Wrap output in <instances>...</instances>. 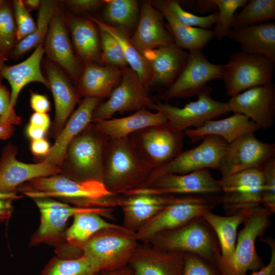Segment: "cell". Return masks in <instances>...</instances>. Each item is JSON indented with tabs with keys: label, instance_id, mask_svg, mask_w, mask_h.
<instances>
[{
	"label": "cell",
	"instance_id": "1",
	"mask_svg": "<svg viewBox=\"0 0 275 275\" xmlns=\"http://www.w3.org/2000/svg\"><path fill=\"white\" fill-rule=\"evenodd\" d=\"M151 172L128 138L108 139L104 159L103 183L113 195H124L142 187Z\"/></svg>",
	"mask_w": 275,
	"mask_h": 275
},
{
	"label": "cell",
	"instance_id": "2",
	"mask_svg": "<svg viewBox=\"0 0 275 275\" xmlns=\"http://www.w3.org/2000/svg\"><path fill=\"white\" fill-rule=\"evenodd\" d=\"M17 190L33 199L58 198L81 207H100L104 199L115 196L102 182L77 181L59 174L33 179Z\"/></svg>",
	"mask_w": 275,
	"mask_h": 275
},
{
	"label": "cell",
	"instance_id": "3",
	"mask_svg": "<svg viewBox=\"0 0 275 275\" xmlns=\"http://www.w3.org/2000/svg\"><path fill=\"white\" fill-rule=\"evenodd\" d=\"M135 232L124 226L101 230L85 244L82 255L97 273L127 266L139 243Z\"/></svg>",
	"mask_w": 275,
	"mask_h": 275
},
{
	"label": "cell",
	"instance_id": "4",
	"mask_svg": "<svg viewBox=\"0 0 275 275\" xmlns=\"http://www.w3.org/2000/svg\"><path fill=\"white\" fill-rule=\"evenodd\" d=\"M149 242L165 251L198 255L221 267V249L218 238L202 216L176 229L159 233Z\"/></svg>",
	"mask_w": 275,
	"mask_h": 275
},
{
	"label": "cell",
	"instance_id": "5",
	"mask_svg": "<svg viewBox=\"0 0 275 275\" xmlns=\"http://www.w3.org/2000/svg\"><path fill=\"white\" fill-rule=\"evenodd\" d=\"M108 138L94 124H89L70 143L65 158L69 165L67 177L77 181L103 182V163Z\"/></svg>",
	"mask_w": 275,
	"mask_h": 275
},
{
	"label": "cell",
	"instance_id": "6",
	"mask_svg": "<svg viewBox=\"0 0 275 275\" xmlns=\"http://www.w3.org/2000/svg\"><path fill=\"white\" fill-rule=\"evenodd\" d=\"M273 213L262 206L256 208L243 223L244 226L237 236L234 253L227 260L222 261L223 275H246L248 271H258L264 265L255 248V241L271 225Z\"/></svg>",
	"mask_w": 275,
	"mask_h": 275
},
{
	"label": "cell",
	"instance_id": "7",
	"mask_svg": "<svg viewBox=\"0 0 275 275\" xmlns=\"http://www.w3.org/2000/svg\"><path fill=\"white\" fill-rule=\"evenodd\" d=\"M184 132L168 122L148 127L131 134L128 139L144 164L151 171L173 159L183 147Z\"/></svg>",
	"mask_w": 275,
	"mask_h": 275
},
{
	"label": "cell",
	"instance_id": "8",
	"mask_svg": "<svg viewBox=\"0 0 275 275\" xmlns=\"http://www.w3.org/2000/svg\"><path fill=\"white\" fill-rule=\"evenodd\" d=\"M220 199L206 195H184L145 223L135 232L138 240L149 242L157 234L181 227L195 218L211 212Z\"/></svg>",
	"mask_w": 275,
	"mask_h": 275
},
{
	"label": "cell",
	"instance_id": "9",
	"mask_svg": "<svg viewBox=\"0 0 275 275\" xmlns=\"http://www.w3.org/2000/svg\"><path fill=\"white\" fill-rule=\"evenodd\" d=\"M275 63L260 55L241 51L233 53L224 64L222 78L230 97L253 87L269 84Z\"/></svg>",
	"mask_w": 275,
	"mask_h": 275
},
{
	"label": "cell",
	"instance_id": "10",
	"mask_svg": "<svg viewBox=\"0 0 275 275\" xmlns=\"http://www.w3.org/2000/svg\"><path fill=\"white\" fill-rule=\"evenodd\" d=\"M201 141L196 147L181 151L167 164L153 170L142 186L164 174H185L204 169L218 170L229 144L214 135L206 136Z\"/></svg>",
	"mask_w": 275,
	"mask_h": 275
},
{
	"label": "cell",
	"instance_id": "11",
	"mask_svg": "<svg viewBox=\"0 0 275 275\" xmlns=\"http://www.w3.org/2000/svg\"><path fill=\"white\" fill-rule=\"evenodd\" d=\"M41 214L40 225L31 237L30 245L46 243L57 247L64 239L67 222L71 216L82 212L108 215L113 210L106 207L72 206L50 198L34 199Z\"/></svg>",
	"mask_w": 275,
	"mask_h": 275
},
{
	"label": "cell",
	"instance_id": "12",
	"mask_svg": "<svg viewBox=\"0 0 275 275\" xmlns=\"http://www.w3.org/2000/svg\"><path fill=\"white\" fill-rule=\"evenodd\" d=\"M211 91L212 88L206 86L197 94L196 101H190L183 107L155 99L152 109L163 114L168 123L178 131L184 132L190 127L197 128L207 121L230 112L227 102L213 99Z\"/></svg>",
	"mask_w": 275,
	"mask_h": 275
},
{
	"label": "cell",
	"instance_id": "13",
	"mask_svg": "<svg viewBox=\"0 0 275 275\" xmlns=\"http://www.w3.org/2000/svg\"><path fill=\"white\" fill-rule=\"evenodd\" d=\"M218 180L210 171L204 169L185 174H164L147 184L132 190L124 196L159 195H208L222 193Z\"/></svg>",
	"mask_w": 275,
	"mask_h": 275
},
{
	"label": "cell",
	"instance_id": "14",
	"mask_svg": "<svg viewBox=\"0 0 275 275\" xmlns=\"http://www.w3.org/2000/svg\"><path fill=\"white\" fill-rule=\"evenodd\" d=\"M154 103L147 89L137 74L130 67L124 70L121 79L108 99L95 109L92 122L95 123L112 118L116 113L141 109H152Z\"/></svg>",
	"mask_w": 275,
	"mask_h": 275
},
{
	"label": "cell",
	"instance_id": "15",
	"mask_svg": "<svg viewBox=\"0 0 275 275\" xmlns=\"http://www.w3.org/2000/svg\"><path fill=\"white\" fill-rule=\"evenodd\" d=\"M224 65L210 62L202 49L188 52L185 64L173 83L156 100L167 102L173 98H186L197 95L209 81L222 78Z\"/></svg>",
	"mask_w": 275,
	"mask_h": 275
},
{
	"label": "cell",
	"instance_id": "16",
	"mask_svg": "<svg viewBox=\"0 0 275 275\" xmlns=\"http://www.w3.org/2000/svg\"><path fill=\"white\" fill-rule=\"evenodd\" d=\"M218 180L223 193L219 203L228 215L261 206L264 184L262 169L243 170L222 177Z\"/></svg>",
	"mask_w": 275,
	"mask_h": 275
},
{
	"label": "cell",
	"instance_id": "17",
	"mask_svg": "<svg viewBox=\"0 0 275 275\" xmlns=\"http://www.w3.org/2000/svg\"><path fill=\"white\" fill-rule=\"evenodd\" d=\"M275 145L259 140L254 132L247 133L231 145L218 170L222 177L253 168L262 169L274 157Z\"/></svg>",
	"mask_w": 275,
	"mask_h": 275
},
{
	"label": "cell",
	"instance_id": "18",
	"mask_svg": "<svg viewBox=\"0 0 275 275\" xmlns=\"http://www.w3.org/2000/svg\"><path fill=\"white\" fill-rule=\"evenodd\" d=\"M233 113L243 115L260 129L271 128L275 118V87L272 82L248 89L227 102Z\"/></svg>",
	"mask_w": 275,
	"mask_h": 275
},
{
	"label": "cell",
	"instance_id": "19",
	"mask_svg": "<svg viewBox=\"0 0 275 275\" xmlns=\"http://www.w3.org/2000/svg\"><path fill=\"white\" fill-rule=\"evenodd\" d=\"M61 169L43 160L37 163H25L16 158L15 150L9 146L0 160V191H15L22 184L38 178L56 175Z\"/></svg>",
	"mask_w": 275,
	"mask_h": 275
},
{
	"label": "cell",
	"instance_id": "20",
	"mask_svg": "<svg viewBox=\"0 0 275 275\" xmlns=\"http://www.w3.org/2000/svg\"><path fill=\"white\" fill-rule=\"evenodd\" d=\"M119 226L96 213H77L73 216L72 224L66 229L62 242L56 247L57 256L62 259L79 257L85 244L92 235L101 230Z\"/></svg>",
	"mask_w": 275,
	"mask_h": 275
},
{
	"label": "cell",
	"instance_id": "21",
	"mask_svg": "<svg viewBox=\"0 0 275 275\" xmlns=\"http://www.w3.org/2000/svg\"><path fill=\"white\" fill-rule=\"evenodd\" d=\"M184 253L138 244L127 266L134 275H182Z\"/></svg>",
	"mask_w": 275,
	"mask_h": 275
},
{
	"label": "cell",
	"instance_id": "22",
	"mask_svg": "<svg viewBox=\"0 0 275 275\" xmlns=\"http://www.w3.org/2000/svg\"><path fill=\"white\" fill-rule=\"evenodd\" d=\"M163 15L150 1H143L140 6V17L131 43L141 53L174 44L171 33L166 28Z\"/></svg>",
	"mask_w": 275,
	"mask_h": 275
},
{
	"label": "cell",
	"instance_id": "23",
	"mask_svg": "<svg viewBox=\"0 0 275 275\" xmlns=\"http://www.w3.org/2000/svg\"><path fill=\"white\" fill-rule=\"evenodd\" d=\"M183 195H135L118 198L114 206L124 214V227L136 232L145 223L167 206L179 201Z\"/></svg>",
	"mask_w": 275,
	"mask_h": 275
},
{
	"label": "cell",
	"instance_id": "24",
	"mask_svg": "<svg viewBox=\"0 0 275 275\" xmlns=\"http://www.w3.org/2000/svg\"><path fill=\"white\" fill-rule=\"evenodd\" d=\"M142 54L152 70L150 86L160 87L163 89V92L180 74L185 64L188 52L174 43L146 50Z\"/></svg>",
	"mask_w": 275,
	"mask_h": 275
},
{
	"label": "cell",
	"instance_id": "25",
	"mask_svg": "<svg viewBox=\"0 0 275 275\" xmlns=\"http://www.w3.org/2000/svg\"><path fill=\"white\" fill-rule=\"evenodd\" d=\"M45 51L75 81L79 80V65L74 53L63 15L55 11L46 36Z\"/></svg>",
	"mask_w": 275,
	"mask_h": 275
},
{
	"label": "cell",
	"instance_id": "26",
	"mask_svg": "<svg viewBox=\"0 0 275 275\" xmlns=\"http://www.w3.org/2000/svg\"><path fill=\"white\" fill-rule=\"evenodd\" d=\"M102 99L85 97L61 130L44 160L60 167L71 142L92 122L93 112Z\"/></svg>",
	"mask_w": 275,
	"mask_h": 275
},
{
	"label": "cell",
	"instance_id": "27",
	"mask_svg": "<svg viewBox=\"0 0 275 275\" xmlns=\"http://www.w3.org/2000/svg\"><path fill=\"white\" fill-rule=\"evenodd\" d=\"M259 127L246 116L238 114H233L225 119L206 121L200 127L188 129L184 131L193 143L201 141L208 135L220 137L231 145L244 134L255 132Z\"/></svg>",
	"mask_w": 275,
	"mask_h": 275
},
{
	"label": "cell",
	"instance_id": "28",
	"mask_svg": "<svg viewBox=\"0 0 275 275\" xmlns=\"http://www.w3.org/2000/svg\"><path fill=\"white\" fill-rule=\"evenodd\" d=\"M227 37L238 43L240 51L265 57L275 63L274 22L233 28Z\"/></svg>",
	"mask_w": 275,
	"mask_h": 275
},
{
	"label": "cell",
	"instance_id": "29",
	"mask_svg": "<svg viewBox=\"0 0 275 275\" xmlns=\"http://www.w3.org/2000/svg\"><path fill=\"white\" fill-rule=\"evenodd\" d=\"M44 52L41 44L26 60L15 65L5 66L0 71L1 78H5L11 86V106L13 108L21 90L28 84L37 81L49 88L48 80L41 70V62Z\"/></svg>",
	"mask_w": 275,
	"mask_h": 275
},
{
	"label": "cell",
	"instance_id": "30",
	"mask_svg": "<svg viewBox=\"0 0 275 275\" xmlns=\"http://www.w3.org/2000/svg\"><path fill=\"white\" fill-rule=\"evenodd\" d=\"M124 70L87 63L78 80V92L85 97L108 98L120 82Z\"/></svg>",
	"mask_w": 275,
	"mask_h": 275
},
{
	"label": "cell",
	"instance_id": "31",
	"mask_svg": "<svg viewBox=\"0 0 275 275\" xmlns=\"http://www.w3.org/2000/svg\"><path fill=\"white\" fill-rule=\"evenodd\" d=\"M167 122L166 117L161 113H152L143 109L125 117L111 118L94 124L108 139H118L128 138L131 134L145 128Z\"/></svg>",
	"mask_w": 275,
	"mask_h": 275
},
{
	"label": "cell",
	"instance_id": "32",
	"mask_svg": "<svg viewBox=\"0 0 275 275\" xmlns=\"http://www.w3.org/2000/svg\"><path fill=\"white\" fill-rule=\"evenodd\" d=\"M49 88L51 91L55 106L54 126L60 132L77 103L79 94L66 77L54 64L46 65Z\"/></svg>",
	"mask_w": 275,
	"mask_h": 275
},
{
	"label": "cell",
	"instance_id": "33",
	"mask_svg": "<svg viewBox=\"0 0 275 275\" xmlns=\"http://www.w3.org/2000/svg\"><path fill=\"white\" fill-rule=\"evenodd\" d=\"M151 3L167 20L174 43L179 48L189 51L202 49L214 38L212 30L189 27L178 22L167 0L152 1Z\"/></svg>",
	"mask_w": 275,
	"mask_h": 275
},
{
	"label": "cell",
	"instance_id": "34",
	"mask_svg": "<svg viewBox=\"0 0 275 275\" xmlns=\"http://www.w3.org/2000/svg\"><path fill=\"white\" fill-rule=\"evenodd\" d=\"M257 207L242 209L228 216L218 215L211 211L202 216L217 236L221 249V262L228 260L234 253L237 228L252 215Z\"/></svg>",
	"mask_w": 275,
	"mask_h": 275
},
{
	"label": "cell",
	"instance_id": "35",
	"mask_svg": "<svg viewBox=\"0 0 275 275\" xmlns=\"http://www.w3.org/2000/svg\"><path fill=\"white\" fill-rule=\"evenodd\" d=\"M69 26L78 56L86 63L100 61V37L95 24L89 18L71 17L69 19Z\"/></svg>",
	"mask_w": 275,
	"mask_h": 275
},
{
	"label": "cell",
	"instance_id": "36",
	"mask_svg": "<svg viewBox=\"0 0 275 275\" xmlns=\"http://www.w3.org/2000/svg\"><path fill=\"white\" fill-rule=\"evenodd\" d=\"M88 18L98 28L105 30L116 39L122 48L128 65L137 74L142 84L149 89L152 78L151 67L142 53L131 43L129 36L120 29L109 25L102 20L93 17Z\"/></svg>",
	"mask_w": 275,
	"mask_h": 275
},
{
	"label": "cell",
	"instance_id": "37",
	"mask_svg": "<svg viewBox=\"0 0 275 275\" xmlns=\"http://www.w3.org/2000/svg\"><path fill=\"white\" fill-rule=\"evenodd\" d=\"M102 16L105 23L120 29L129 36L135 30L140 6L135 0H104Z\"/></svg>",
	"mask_w": 275,
	"mask_h": 275
},
{
	"label": "cell",
	"instance_id": "38",
	"mask_svg": "<svg viewBox=\"0 0 275 275\" xmlns=\"http://www.w3.org/2000/svg\"><path fill=\"white\" fill-rule=\"evenodd\" d=\"M56 11V6L53 1H40L36 29L33 33L15 44L11 54L13 58H18L42 44L46 38L50 21Z\"/></svg>",
	"mask_w": 275,
	"mask_h": 275
},
{
	"label": "cell",
	"instance_id": "39",
	"mask_svg": "<svg viewBox=\"0 0 275 275\" xmlns=\"http://www.w3.org/2000/svg\"><path fill=\"white\" fill-rule=\"evenodd\" d=\"M275 18L274 0H251L235 14L231 29L244 27Z\"/></svg>",
	"mask_w": 275,
	"mask_h": 275
},
{
	"label": "cell",
	"instance_id": "40",
	"mask_svg": "<svg viewBox=\"0 0 275 275\" xmlns=\"http://www.w3.org/2000/svg\"><path fill=\"white\" fill-rule=\"evenodd\" d=\"M40 275H99V273L82 255L72 259H62L55 256L47 263Z\"/></svg>",
	"mask_w": 275,
	"mask_h": 275
},
{
	"label": "cell",
	"instance_id": "41",
	"mask_svg": "<svg viewBox=\"0 0 275 275\" xmlns=\"http://www.w3.org/2000/svg\"><path fill=\"white\" fill-rule=\"evenodd\" d=\"M16 42V26L13 9L6 1L0 2V58L6 60Z\"/></svg>",
	"mask_w": 275,
	"mask_h": 275
},
{
	"label": "cell",
	"instance_id": "42",
	"mask_svg": "<svg viewBox=\"0 0 275 275\" xmlns=\"http://www.w3.org/2000/svg\"><path fill=\"white\" fill-rule=\"evenodd\" d=\"M218 10V17L212 30L214 37L221 40L227 37L230 30L236 11L243 7L248 0H212Z\"/></svg>",
	"mask_w": 275,
	"mask_h": 275
},
{
	"label": "cell",
	"instance_id": "43",
	"mask_svg": "<svg viewBox=\"0 0 275 275\" xmlns=\"http://www.w3.org/2000/svg\"><path fill=\"white\" fill-rule=\"evenodd\" d=\"M98 29L101 47L100 62L106 66L125 69L128 67V64L119 43L108 32L101 28Z\"/></svg>",
	"mask_w": 275,
	"mask_h": 275
},
{
	"label": "cell",
	"instance_id": "44",
	"mask_svg": "<svg viewBox=\"0 0 275 275\" xmlns=\"http://www.w3.org/2000/svg\"><path fill=\"white\" fill-rule=\"evenodd\" d=\"M167 2L176 19L185 26L209 30L217 20V11L207 16H200L183 9L178 1L167 0Z\"/></svg>",
	"mask_w": 275,
	"mask_h": 275
},
{
	"label": "cell",
	"instance_id": "45",
	"mask_svg": "<svg viewBox=\"0 0 275 275\" xmlns=\"http://www.w3.org/2000/svg\"><path fill=\"white\" fill-rule=\"evenodd\" d=\"M182 275H223L219 267L198 255L184 253Z\"/></svg>",
	"mask_w": 275,
	"mask_h": 275
},
{
	"label": "cell",
	"instance_id": "46",
	"mask_svg": "<svg viewBox=\"0 0 275 275\" xmlns=\"http://www.w3.org/2000/svg\"><path fill=\"white\" fill-rule=\"evenodd\" d=\"M13 9L16 26V42H17L35 31L36 23L23 1H14Z\"/></svg>",
	"mask_w": 275,
	"mask_h": 275
},
{
	"label": "cell",
	"instance_id": "47",
	"mask_svg": "<svg viewBox=\"0 0 275 275\" xmlns=\"http://www.w3.org/2000/svg\"><path fill=\"white\" fill-rule=\"evenodd\" d=\"M264 184L261 206L275 212V158L268 161L262 168Z\"/></svg>",
	"mask_w": 275,
	"mask_h": 275
},
{
	"label": "cell",
	"instance_id": "48",
	"mask_svg": "<svg viewBox=\"0 0 275 275\" xmlns=\"http://www.w3.org/2000/svg\"><path fill=\"white\" fill-rule=\"evenodd\" d=\"M0 116L11 121L13 124L20 123L17 116L11 106V94L7 88L0 84Z\"/></svg>",
	"mask_w": 275,
	"mask_h": 275
},
{
	"label": "cell",
	"instance_id": "49",
	"mask_svg": "<svg viewBox=\"0 0 275 275\" xmlns=\"http://www.w3.org/2000/svg\"><path fill=\"white\" fill-rule=\"evenodd\" d=\"M66 3L76 12L88 13L103 6L104 0H70L66 1Z\"/></svg>",
	"mask_w": 275,
	"mask_h": 275
},
{
	"label": "cell",
	"instance_id": "50",
	"mask_svg": "<svg viewBox=\"0 0 275 275\" xmlns=\"http://www.w3.org/2000/svg\"><path fill=\"white\" fill-rule=\"evenodd\" d=\"M261 240L267 243L271 249L269 262L258 271H254L251 275H275V242L270 237L262 238Z\"/></svg>",
	"mask_w": 275,
	"mask_h": 275
},
{
	"label": "cell",
	"instance_id": "51",
	"mask_svg": "<svg viewBox=\"0 0 275 275\" xmlns=\"http://www.w3.org/2000/svg\"><path fill=\"white\" fill-rule=\"evenodd\" d=\"M30 105L37 113H46L50 109V103L47 97L36 93H31Z\"/></svg>",
	"mask_w": 275,
	"mask_h": 275
},
{
	"label": "cell",
	"instance_id": "52",
	"mask_svg": "<svg viewBox=\"0 0 275 275\" xmlns=\"http://www.w3.org/2000/svg\"><path fill=\"white\" fill-rule=\"evenodd\" d=\"M30 124L47 131L50 124V118L47 113L35 112L31 116Z\"/></svg>",
	"mask_w": 275,
	"mask_h": 275
},
{
	"label": "cell",
	"instance_id": "53",
	"mask_svg": "<svg viewBox=\"0 0 275 275\" xmlns=\"http://www.w3.org/2000/svg\"><path fill=\"white\" fill-rule=\"evenodd\" d=\"M50 149L48 142L44 139L33 140L31 143V151L33 154L37 156H46Z\"/></svg>",
	"mask_w": 275,
	"mask_h": 275
},
{
	"label": "cell",
	"instance_id": "54",
	"mask_svg": "<svg viewBox=\"0 0 275 275\" xmlns=\"http://www.w3.org/2000/svg\"><path fill=\"white\" fill-rule=\"evenodd\" d=\"M13 124L11 121L0 116V139H7L13 134Z\"/></svg>",
	"mask_w": 275,
	"mask_h": 275
},
{
	"label": "cell",
	"instance_id": "55",
	"mask_svg": "<svg viewBox=\"0 0 275 275\" xmlns=\"http://www.w3.org/2000/svg\"><path fill=\"white\" fill-rule=\"evenodd\" d=\"M12 212V200H0V221L9 219Z\"/></svg>",
	"mask_w": 275,
	"mask_h": 275
},
{
	"label": "cell",
	"instance_id": "56",
	"mask_svg": "<svg viewBox=\"0 0 275 275\" xmlns=\"http://www.w3.org/2000/svg\"><path fill=\"white\" fill-rule=\"evenodd\" d=\"M46 132L45 130L31 124L26 128L27 135L33 140L44 139Z\"/></svg>",
	"mask_w": 275,
	"mask_h": 275
},
{
	"label": "cell",
	"instance_id": "57",
	"mask_svg": "<svg viewBox=\"0 0 275 275\" xmlns=\"http://www.w3.org/2000/svg\"><path fill=\"white\" fill-rule=\"evenodd\" d=\"M195 9L199 12H207L217 8L212 0H200L196 1Z\"/></svg>",
	"mask_w": 275,
	"mask_h": 275
},
{
	"label": "cell",
	"instance_id": "58",
	"mask_svg": "<svg viewBox=\"0 0 275 275\" xmlns=\"http://www.w3.org/2000/svg\"><path fill=\"white\" fill-rule=\"evenodd\" d=\"M99 275H134V274L127 266L114 270L102 272L99 273Z\"/></svg>",
	"mask_w": 275,
	"mask_h": 275
},
{
	"label": "cell",
	"instance_id": "59",
	"mask_svg": "<svg viewBox=\"0 0 275 275\" xmlns=\"http://www.w3.org/2000/svg\"><path fill=\"white\" fill-rule=\"evenodd\" d=\"M22 198L21 196H18L15 191H0V200H14Z\"/></svg>",
	"mask_w": 275,
	"mask_h": 275
},
{
	"label": "cell",
	"instance_id": "60",
	"mask_svg": "<svg viewBox=\"0 0 275 275\" xmlns=\"http://www.w3.org/2000/svg\"><path fill=\"white\" fill-rule=\"evenodd\" d=\"M23 2L28 10L39 8L40 5V1L38 0H26Z\"/></svg>",
	"mask_w": 275,
	"mask_h": 275
},
{
	"label": "cell",
	"instance_id": "61",
	"mask_svg": "<svg viewBox=\"0 0 275 275\" xmlns=\"http://www.w3.org/2000/svg\"><path fill=\"white\" fill-rule=\"evenodd\" d=\"M4 60L0 58V71L5 66V65L4 64ZM1 79V77L0 76V79Z\"/></svg>",
	"mask_w": 275,
	"mask_h": 275
},
{
	"label": "cell",
	"instance_id": "62",
	"mask_svg": "<svg viewBox=\"0 0 275 275\" xmlns=\"http://www.w3.org/2000/svg\"><path fill=\"white\" fill-rule=\"evenodd\" d=\"M1 1H0V2H1Z\"/></svg>",
	"mask_w": 275,
	"mask_h": 275
}]
</instances>
